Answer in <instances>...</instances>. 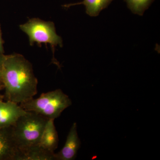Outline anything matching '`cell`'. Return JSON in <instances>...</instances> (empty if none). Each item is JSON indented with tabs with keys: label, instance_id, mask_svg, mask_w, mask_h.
<instances>
[{
	"label": "cell",
	"instance_id": "cell-6",
	"mask_svg": "<svg viewBox=\"0 0 160 160\" xmlns=\"http://www.w3.org/2000/svg\"><path fill=\"white\" fill-rule=\"evenodd\" d=\"M81 146V141L77 131V124L74 122L67 137L62 149L54 154L55 160H73L76 158L78 150Z\"/></svg>",
	"mask_w": 160,
	"mask_h": 160
},
{
	"label": "cell",
	"instance_id": "cell-11",
	"mask_svg": "<svg viewBox=\"0 0 160 160\" xmlns=\"http://www.w3.org/2000/svg\"><path fill=\"white\" fill-rule=\"evenodd\" d=\"M154 0H124L127 7L134 14L143 16Z\"/></svg>",
	"mask_w": 160,
	"mask_h": 160
},
{
	"label": "cell",
	"instance_id": "cell-9",
	"mask_svg": "<svg viewBox=\"0 0 160 160\" xmlns=\"http://www.w3.org/2000/svg\"><path fill=\"white\" fill-rule=\"evenodd\" d=\"M54 154L46 151L38 145L19 152L16 160H55Z\"/></svg>",
	"mask_w": 160,
	"mask_h": 160
},
{
	"label": "cell",
	"instance_id": "cell-8",
	"mask_svg": "<svg viewBox=\"0 0 160 160\" xmlns=\"http://www.w3.org/2000/svg\"><path fill=\"white\" fill-rule=\"evenodd\" d=\"M58 136L54 125V119H49L46 123L38 146L46 151L54 153L58 145Z\"/></svg>",
	"mask_w": 160,
	"mask_h": 160
},
{
	"label": "cell",
	"instance_id": "cell-13",
	"mask_svg": "<svg viewBox=\"0 0 160 160\" xmlns=\"http://www.w3.org/2000/svg\"><path fill=\"white\" fill-rule=\"evenodd\" d=\"M3 41L2 37L1 29H0V52H3Z\"/></svg>",
	"mask_w": 160,
	"mask_h": 160
},
{
	"label": "cell",
	"instance_id": "cell-10",
	"mask_svg": "<svg viewBox=\"0 0 160 160\" xmlns=\"http://www.w3.org/2000/svg\"><path fill=\"white\" fill-rule=\"evenodd\" d=\"M113 0H83L81 2L64 5V7L69 8L71 6L84 5L86 6V13L91 17H96L100 12L106 9Z\"/></svg>",
	"mask_w": 160,
	"mask_h": 160
},
{
	"label": "cell",
	"instance_id": "cell-2",
	"mask_svg": "<svg viewBox=\"0 0 160 160\" xmlns=\"http://www.w3.org/2000/svg\"><path fill=\"white\" fill-rule=\"evenodd\" d=\"M48 120L37 113L27 111L10 127L18 153L38 145Z\"/></svg>",
	"mask_w": 160,
	"mask_h": 160
},
{
	"label": "cell",
	"instance_id": "cell-5",
	"mask_svg": "<svg viewBox=\"0 0 160 160\" xmlns=\"http://www.w3.org/2000/svg\"><path fill=\"white\" fill-rule=\"evenodd\" d=\"M27 111L19 104L8 101H0V129H6L13 126L21 116Z\"/></svg>",
	"mask_w": 160,
	"mask_h": 160
},
{
	"label": "cell",
	"instance_id": "cell-7",
	"mask_svg": "<svg viewBox=\"0 0 160 160\" xmlns=\"http://www.w3.org/2000/svg\"><path fill=\"white\" fill-rule=\"evenodd\" d=\"M18 150L12 137L10 127L0 129V160H16Z\"/></svg>",
	"mask_w": 160,
	"mask_h": 160
},
{
	"label": "cell",
	"instance_id": "cell-14",
	"mask_svg": "<svg viewBox=\"0 0 160 160\" xmlns=\"http://www.w3.org/2000/svg\"><path fill=\"white\" fill-rule=\"evenodd\" d=\"M2 86H3L2 83V81L0 80V90H1V88H2ZM1 100H2V99H1V95H0V101H1Z\"/></svg>",
	"mask_w": 160,
	"mask_h": 160
},
{
	"label": "cell",
	"instance_id": "cell-1",
	"mask_svg": "<svg viewBox=\"0 0 160 160\" xmlns=\"http://www.w3.org/2000/svg\"><path fill=\"white\" fill-rule=\"evenodd\" d=\"M1 80L10 102L20 104L37 93L38 79L32 64L22 55H5Z\"/></svg>",
	"mask_w": 160,
	"mask_h": 160
},
{
	"label": "cell",
	"instance_id": "cell-4",
	"mask_svg": "<svg viewBox=\"0 0 160 160\" xmlns=\"http://www.w3.org/2000/svg\"><path fill=\"white\" fill-rule=\"evenodd\" d=\"M20 29L29 38L30 45L49 44L52 48L63 46L62 38L57 33L54 23L33 18L20 25Z\"/></svg>",
	"mask_w": 160,
	"mask_h": 160
},
{
	"label": "cell",
	"instance_id": "cell-3",
	"mask_svg": "<svg viewBox=\"0 0 160 160\" xmlns=\"http://www.w3.org/2000/svg\"><path fill=\"white\" fill-rule=\"evenodd\" d=\"M71 100L61 89L42 93L37 99L19 104L26 111L35 112L49 119H55L62 112L71 106Z\"/></svg>",
	"mask_w": 160,
	"mask_h": 160
},
{
	"label": "cell",
	"instance_id": "cell-12",
	"mask_svg": "<svg viewBox=\"0 0 160 160\" xmlns=\"http://www.w3.org/2000/svg\"><path fill=\"white\" fill-rule=\"evenodd\" d=\"M5 56V55L3 54V52H0V80H1V73H2L3 62H4Z\"/></svg>",
	"mask_w": 160,
	"mask_h": 160
}]
</instances>
